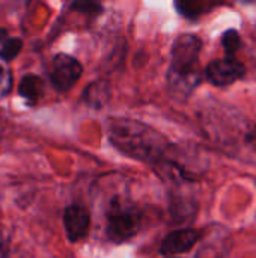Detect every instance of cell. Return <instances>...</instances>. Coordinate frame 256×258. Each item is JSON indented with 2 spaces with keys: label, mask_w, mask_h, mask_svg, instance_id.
Segmentation results:
<instances>
[{
  "label": "cell",
  "mask_w": 256,
  "mask_h": 258,
  "mask_svg": "<svg viewBox=\"0 0 256 258\" xmlns=\"http://www.w3.org/2000/svg\"><path fill=\"white\" fill-rule=\"evenodd\" d=\"M81 74H83V67L75 57L66 53H59L53 57L50 79L56 91L68 92L80 80Z\"/></svg>",
  "instance_id": "277c9868"
},
{
  "label": "cell",
  "mask_w": 256,
  "mask_h": 258,
  "mask_svg": "<svg viewBox=\"0 0 256 258\" xmlns=\"http://www.w3.org/2000/svg\"><path fill=\"white\" fill-rule=\"evenodd\" d=\"M91 227V215L89 210L80 204L68 206L63 210V228L66 239L71 243H77L83 240Z\"/></svg>",
  "instance_id": "8992f818"
},
{
  "label": "cell",
  "mask_w": 256,
  "mask_h": 258,
  "mask_svg": "<svg viewBox=\"0 0 256 258\" xmlns=\"http://www.w3.org/2000/svg\"><path fill=\"white\" fill-rule=\"evenodd\" d=\"M222 45L226 51V56L229 57H235L234 54L238 51V48L241 47V38L240 33L235 29H229L223 33L222 36Z\"/></svg>",
  "instance_id": "4fadbf2b"
},
{
  "label": "cell",
  "mask_w": 256,
  "mask_h": 258,
  "mask_svg": "<svg viewBox=\"0 0 256 258\" xmlns=\"http://www.w3.org/2000/svg\"><path fill=\"white\" fill-rule=\"evenodd\" d=\"M11 86H12V74L9 68L0 63V98L11 92Z\"/></svg>",
  "instance_id": "5bb4252c"
},
{
  "label": "cell",
  "mask_w": 256,
  "mask_h": 258,
  "mask_svg": "<svg viewBox=\"0 0 256 258\" xmlns=\"http://www.w3.org/2000/svg\"><path fill=\"white\" fill-rule=\"evenodd\" d=\"M11 38V35H9V32L5 29V27H0V45H3L8 39Z\"/></svg>",
  "instance_id": "ac0fdd59"
},
{
  "label": "cell",
  "mask_w": 256,
  "mask_h": 258,
  "mask_svg": "<svg viewBox=\"0 0 256 258\" xmlns=\"http://www.w3.org/2000/svg\"><path fill=\"white\" fill-rule=\"evenodd\" d=\"M195 212H196V204L183 197L175 198L170 204V213H172V218H175V222L190 221Z\"/></svg>",
  "instance_id": "8fae6325"
},
{
  "label": "cell",
  "mask_w": 256,
  "mask_h": 258,
  "mask_svg": "<svg viewBox=\"0 0 256 258\" xmlns=\"http://www.w3.org/2000/svg\"><path fill=\"white\" fill-rule=\"evenodd\" d=\"M202 41L193 33L178 35L170 51V67L167 73L169 91L175 98H187L198 86L199 54Z\"/></svg>",
  "instance_id": "7a4b0ae2"
},
{
  "label": "cell",
  "mask_w": 256,
  "mask_h": 258,
  "mask_svg": "<svg viewBox=\"0 0 256 258\" xmlns=\"http://www.w3.org/2000/svg\"><path fill=\"white\" fill-rule=\"evenodd\" d=\"M246 142L256 151V127L246 132Z\"/></svg>",
  "instance_id": "e0dca14e"
},
{
  "label": "cell",
  "mask_w": 256,
  "mask_h": 258,
  "mask_svg": "<svg viewBox=\"0 0 256 258\" xmlns=\"http://www.w3.org/2000/svg\"><path fill=\"white\" fill-rule=\"evenodd\" d=\"M217 6V3H208V2H177L175 8L181 15L190 20L199 18L202 14L208 12L211 8Z\"/></svg>",
  "instance_id": "30bf717a"
},
{
  "label": "cell",
  "mask_w": 256,
  "mask_h": 258,
  "mask_svg": "<svg viewBox=\"0 0 256 258\" xmlns=\"http://www.w3.org/2000/svg\"><path fill=\"white\" fill-rule=\"evenodd\" d=\"M107 136L110 144L122 154L152 165L158 163L170 148L160 132L130 118H110Z\"/></svg>",
  "instance_id": "6da1fadb"
},
{
  "label": "cell",
  "mask_w": 256,
  "mask_h": 258,
  "mask_svg": "<svg viewBox=\"0 0 256 258\" xmlns=\"http://www.w3.org/2000/svg\"><path fill=\"white\" fill-rule=\"evenodd\" d=\"M143 224L140 207L131 200L116 195L110 200L106 212V234L115 243H122L134 237Z\"/></svg>",
  "instance_id": "3957f363"
},
{
  "label": "cell",
  "mask_w": 256,
  "mask_h": 258,
  "mask_svg": "<svg viewBox=\"0 0 256 258\" xmlns=\"http://www.w3.org/2000/svg\"><path fill=\"white\" fill-rule=\"evenodd\" d=\"M84 101L95 107V109H100L103 107L109 98H110V88H109V83L104 82V80H98V82H92L86 89H84Z\"/></svg>",
  "instance_id": "9c48e42d"
},
{
  "label": "cell",
  "mask_w": 256,
  "mask_h": 258,
  "mask_svg": "<svg viewBox=\"0 0 256 258\" xmlns=\"http://www.w3.org/2000/svg\"><path fill=\"white\" fill-rule=\"evenodd\" d=\"M72 9H77L78 12L89 14V15H97L101 12V5L94 3V2H75L71 5Z\"/></svg>",
  "instance_id": "9a60e30c"
},
{
  "label": "cell",
  "mask_w": 256,
  "mask_h": 258,
  "mask_svg": "<svg viewBox=\"0 0 256 258\" xmlns=\"http://www.w3.org/2000/svg\"><path fill=\"white\" fill-rule=\"evenodd\" d=\"M23 48V41L20 38L11 36L3 45H0V59L3 62H11L14 60Z\"/></svg>",
  "instance_id": "7c38bea8"
},
{
  "label": "cell",
  "mask_w": 256,
  "mask_h": 258,
  "mask_svg": "<svg viewBox=\"0 0 256 258\" xmlns=\"http://www.w3.org/2000/svg\"><path fill=\"white\" fill-rule=\"evenodd\" d=\"M11 248V236L6 228L0 227V258H8Z\"/></svg>",
  "instance_id": "2e32d148"
},
{
  "label": "cell",
  "mask_w": 256,
  "mask_h": 258,
  "mask_svg": "<svg viewBox=\"0 0 256 258\" xmlns=\"http://www.w3.org/2000/svg\"><path fill=\"white\" fill-rule=\"evenodd\" d=\"M246 74L244 65L237 57H223L216 59L208 63L205 70V77L214 86H229L237 80L243 79Z\"/></svg>",
  "instance_id": "5b68a950"
},
{
  "label": "cell",
  "mask_w": 256,
  "mask_h": 258,
  "mask_svg": "<svg viewBox=\"0 0 256 258\" xmlns=\"http://www.w3.org/2000/svg\"><path fill=\"white\" fill-rule=\"evenodd\" d=\"M205 258H207V257H205Z\"/></svg>",
  "instance_id": "d6986e66"
},
{
  "label": "cell",
  "mask_w": 256,
  "mask_h": 258,
  "mask_svg": "<svg viewBox=\"0 0 256 258\" xmlns=\"http://www.w3.org/2000/svg\"><path fill=\"white\" fill-rule=\"evenodd\" d=\"M202 237V231L193 230V228H183L172 231L167 234L161 245H160V252L167 258H174L175 255L189 252Z\"/></svg>",
  "instance_id": "52a82bcc"
},
{
  "label": "cell",
  "mask_w": 256,
  "mask_h": 258,
  "mask_svg": "<svg viewBox=\"0 0 256 258\" xmlns=\"http://www.w3.org/2000/svg\"><path fill=\"white\" fill-rule=\"evenodd\" d=\"M44 92V80L36 74H24L20 79L18 95L29 104L35 106Z\"/></svg>",
  "instance_id": "ba28073f"
}]
</instances>
